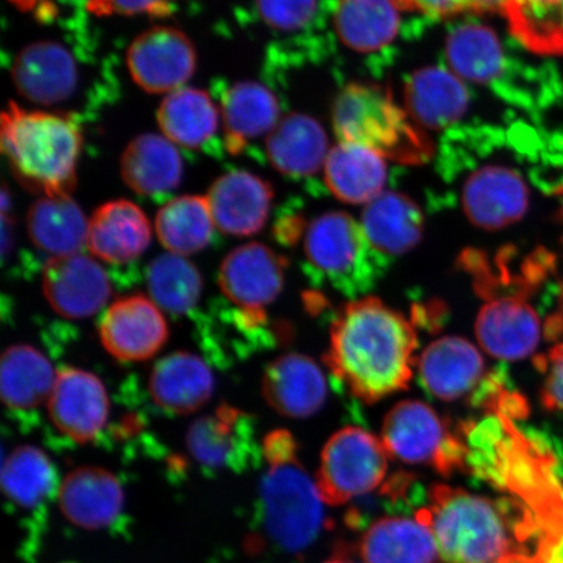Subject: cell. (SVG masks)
Listing matches in <instances>:
<instances>
[{"label": "cell", "mask_w": 563, "mask_h": 563, "mask_svg": "<svg viewBox=\"0 0 563 563\" xmlns=\"http://www.w3.org/2000/svg\"><path fill=\"white\" fill-rule=\"evenodd\" d=\"M417 349L413 322L383 300L367 297L350 301L336 313L323 361L344 390L373 405L410 384Z\"/></svg>", "instance_id": "obj_1"}, {"label": "cell", "mask_w": 563, "mask_h": 563, "mask_svg": "<svg viewBox=\"0 0 563 563\" xmlns=\"http://www.w3.org/2000/svg\"><path fill=\"white\" fill-rule=\"evenodd\" d=\"M417 517L431 528L446 563H528L533 518L516 498L495 499L434 485Z\"/></svg>", "instance_id": "obj_2"}, {"label": "cell", "mask_w": 563, "mask_h": 563, "mask_svg": "<svg viewBox=\"0 0 563 563\" xmlns=\"http://www.w3.org/2000/svg\"><path fill=\"white\" fill-rule=\"evenodd\" d=\"M2 151L21 185L42 196H69L76 186L82 135L74 119L15 102L2 114Z\"/></svg>", "instance_id": "obj_3"}, {"label": "cell", "mask_w": 563, "mask_h": 563, "mask_svg": "<svg viewBox=\"0 0 563 563\" xmlns=\"http://www.w3.org/2000/svg\"><path fill=\"white\" fill-rule=\"evenodd\" d=\"M263 455L267 463L262 484L266 532L284 552L306 551L325 526V503L300 463L298 443L290 432L277 429L267 434Z\"/></svg>", "instance_id": "obj_4"}, {"label": "cell", "mask_w": 563, "mask_h": 563, "mask_svg": "<svg viewBox=\"0 0 563 563\" xmlns=\"http://www.w3.org/2000/svg\"><path fill=\"white\" fill-rule=\"evenodd\" d=\"M549 449L517 432L499 460L495 487L510 493L531 512L534 531L528 563H563V487Z\"/></svg>", "instance_id": "obj_5"}, {"label": "cell", "mask_w": 563, "mask_h": 563, "mask_svg": "<svg viewBox=\"0 0 563 563\" xmlns=\"http://www.w3.org/2000/svg\"><path fill=\"white\" fill-rule=\"evenodd\" d=\"M335 135L341 143L356 144L402 165H422L434 146L424 130L391 95L372 84H349L333 109Z\"/></svg>", "instance_id": "obj_6"}, {"label": "cell", "mask_w": 563, "mask_h": 563, "mask_svg": "<svg viewBox=\"0 0 563 563\" xmlns=\"http://www.w3.org/2000/svg\"><path fill=\"white\" fill-rule=\"evenodd\" d=\"M305 255L316 282L361 299L386 269V257L368 242L358 223L343 211H328L308 224Z\"/></svg>", "instance_id": "obj_7"}, {"label": "cell", "mask_w": 563, "mask_h": 563, "mask_svg": "<svg viewBox=\"0 0 563 563\" xmlns=\"http://www.w3.org/2000/svg\"><path fill=\"white\" fill-rule=\"evenodd\" d=\"M382 441L391 457L432 467L443 476L467 467L463 435L420 400H404L387 412Z\"/></svg>", "instance_id": "obj_8"}, {"label": "cell", "mask_w": 563, "mask_h": 563, "mask_svg": "<svg viewBox=\"0 0 563 563\" xmlns=\"http://www.w3.org/2000/svg\"><path fill=\"white\" fill-rule=\"evenodd\" d=\"M382 439L358 427L338 431L322 450L316 485L322 501L340 506L376 490L389 473Z\"/></svg>", "instance_id": "obj_9"}, {"label": "cell", "mask_w": 563, "mask_h": 563, "mask_svg": "<svg viewBox=\"0 0 563 563\" xmlns=\"http://www.w3.org/2000/svg\"><path fill=\"white\" fill-rule=\"evenodd\" d=\"M445 178L471 170L462 185V207L477 229L497 231L525 217L530 192L517 170L506 165H477L470 161L442 162Z\"/></svg>", "instance_id": "obj_10"}, {"label": "cell", "mask_w": 563, "mask_h": 563, "mask_svg": "<svg viewBox=\"0 0 563 563\" xmlns=\"http://www.w3.org/2000/svg\"><path fill=\"white\" fill-rule=\"evenodd\" d=\"M446 58L462 80L488 87L510 102L530 104L517 77L511 76V56L492 27L475 21L456 25L448 35Z\"/></svg>", "instance_id": "obj_11"}, {"label": "cell", "mask_w": 563, "mask_h": 563, "mask_svg": "<svg viewBox=\"0 0 563 563\" xmlns=\"http://www.w3.org/2000/svg\"><path fill=\"white\" fill-rule=\"evenodd\" d=\"M534 292L506 290L489 295L478 312L475 332L485 352L499 361L516 362L533 354L541 340Z\"/></svg>", "instance_id": "obj_12"}, {"label": "cell", "mask_w": 563, "mask_h": 563, "mask_svg": "<svg viewBox=\"0 0 563 563\" xmlns=\"http://www.w3.org/2000/svg\"><path fill=\"white\" fill-rule=\"evenodd\" d=\"M419 377L434 398L454 402L466 399L477 406L493 373L487 372L482 352L461 336H442L421 352Z\"/></svg>", "instance_id": "obj_13"}, {"label": "cell", "mask_w": 563, "mask_h": 563, "mask_svg": "<svg viewBox=\"0 0 563 563\" xmlns=\"http://www.w3.org/2000/svg\"><path fill=\"white\" fill-rule=\"evenodd\" d=\"M126 66L133 81L147 93H172L195 75L196 48L178 27L153 26L132 42Z\"/></svg>", "instance_id": "obj_14"}, {"label": "cell", "mask_w": 563, "mask_h": 563, "mask_svg": "<svg viewBox=\"0 0 563 563\" xmlns=\"http://www.w3.org/2000/svg\"><path fill=\"white\" fill-rule=\"evenodd\" d=\"M106 351L122 362H141L164 347L168 327L161 308L144 295L119 299L100 323Z\"/></svg>", "instance_id": "obj_15"}, {"label": "cell", "mask_w": 563, "mask_h": 563, "mask_svg": "<svg viewBox=\"0 0 563 563\" xmlns=\"http://www.w3.org/2000/svg\"><path fill=\"white\" fill-rule=\"evenodd\" d=\"M286 269L287 258L265 244L249 243L223 260L218 282L222 292L238 307L265 311L279 297Z\"/></svg>", "instance_id": "obj_16"}, {"label": "cell", "mask_w": 563, "mask_h": 563, "mask_svg": "<svg viewBox=\"0 0 563 563\" xmlns=\"http://www.w3.org/2000/svg\"><path fill=\"white\" fill-rule=\"evenodd\" d=\"M12 80L21 97L42 106L66 102L80 84L79 65L73 53L56 41H38L19 53Z\"/></svg>", "instance_id": "obj_17"}, {"label": "cell", "mask_w": 563, "mask_h": 563, "mask_svg": "<svg viewBox=\"0 0 563 563\" xmlns=\"http://www.w3.org/2000/svg\"><path fill=\"white\" fill-rule=\"evenodd\" d=\"M47 408L63 434L86 443L101 433L110 405L100 378L86 371L63 368L56 375Z\"/></svg>", "instance_id": "obj_18"}, {"label": "cell", "mask_w": 563, "mask_h": 563, "mask_svg": "<svg viewBox=\"0 0 563 563\" xmlns=\"http://www.w3.org/2000/svg\"><path fill=\"white\" fill-rule=\"evenodd\" d=\"M42 287L48 305L67 319H84L101 311L111 295L103 267L81 253L53 257L42 274Z\"/></svg>", "instance_id": "obj_19"}, {"label": "cell", "mask_w": 563, "mask_h": 563, "mask_svg": "<svg viewBox=\"0 0 563 563\" xmlns=\"http://www.w3.org/2000/svg\"><path fill=\"white\" fill-rule=\"evenodd\" d=\"M263 396L282 417L311 418L327 402L325 373L307 355L280 356L264 373Z\"/></svg>", "instance_id": "obj_20"}, {"label": "cell", "mask_w": 563, "mask_h": 563, "mask_svg": "<svg viewBox=\"0 0 563 563\" xmlns=\"http://www.w3.org/2000/svg\"><path fill=\"white\" fill-rule=\"evenodd\" d=\"M207 199L216 228L224 234L252 236L269 218L273 188L249 172H231L211 185Z\"/></svg>", "instance_id": "obj_21"}, {"label": "cell", "mask_w": 563, "mask_h": 563, "mask_svg": "<svg viewBox=\"0 0 563 563\" xmlns=\"http://www.w3.org/2000/svg\"><path fill=\"white\" fill-rule=\"evenodd\" d=\"M253 445L250 415L229 405H221L209 417L197 419L187 434L189 453L209 468H243Z\"/></svg>", "instance_id": "obj_22"}, {"label": "cell", "mask_w": 563, "mask_h": 563, "mask_svg": "<svg viewBox=\"0 0 563 563\" xmlns=\"http://www.w3.org/2000/svg\"><path fill=\"white\" fill-rule=\"evenodd\" d=\"M406 110L422 130H446L470 108V90L460 76L442 67L418 70L405 84Z\"/></svg>", "instance_id": "obj_23"}, {"label": "cell", "mask_w": 563, "mask_h": 563, "mask_svg": "<svg viewBox=\"0 0 563 563\" xmlns=\"http://www.w3.org/2000/svg\"><path fill=\"white\" fill-rule=\"evenodd\" d=\"M152 241L150 220L136 203H103L91 216L87 245L91 255L110 264H125L143 255Z\"/></svg>", "instance_id": "obj_24"}, {"label": "cell", "mask_w": 563, "mask_h": 563, "mask_svg": "<svg viewBox=\"0 0 563 563\" xmlns=\"http://www.w3.org/2000/svg\"><path fill=\"white\" fill-rule=\"evenodd\" d=\"M123 504L121 483L103 468H77L66 476L59 488L63 516L86 530H100L115 522Z\"/></svg>", "instance_id": "obj_25"}, {"label": "cell", "mask_w": 563, "mask_h": 563, "mask_svg": "<svg viewBox=\"0 0 563 563\" xmlns=\"http://www.w3.org/2000/svg\"><path fill=\"white\" fill-rule=\"evenodd\" d=\"M357 559L362 563H435L440 552L431 528L417 516L385 517L363 533Z\"/></svg>", "instance_id": "obj_26"}, {"label": "cell", "mask_w": 563, "mask_h": 563, "mask_svg": "<svg viewBox=\"0 0 563 563\" xmlns=\"http://www.w3.org/2000/svg\"><path fill=\"white\" fill-rule=\"evenodd\" d=\"M154 402L165 411L188 415L209 402L214 377L207 363L189 352H175L157 363L150 379Z\"/></svg>", "instance_id": "obj_27"}, {"label": "cell", "mask_w": 563, "mask_h": 563, "mask_svg": "<svg viewBox=\"0 0 563 563\" xmlns=\"http://www.w3.org/2000/svg\"><path fill=\"white\" fill-rule=\"evenodd\" d=\"M361 223L373 249L386 258L412 251L424 231V216L418 203L391 191L367 203Z\"/></svg>", "instance_id": "obj_28"}, {"label": "cell", "mask_w": 563, "mask_h": 563, "mask_svg": "<svg viewBox=\"0 0 563 563\" xmlns=\"http://www.w3.org/2000/svg\"><path fill=\"white\" fill-rule=\"evenodd\" d=\"M266 154L280 174L308 178L325 165L329 154L327 133L311 117L287 115L267 135Z\"/></svg>", "instance_id": "obj_29"}, {"label": "cell", "mask_w": 563, "mask_h": 563, "mask_svg": "<svg viewBox=\"0 0 563 563\" xmlns=\"http://www.w3.org/2000/svg\"><path fill=\"white\" fill-rule=\"evenodd\" d=\"M397 0H336L334 26L352 52L382 53L397 40L400 23Z\"/></svg>", "instance_id": "obj_30"}, {"label": "cell", "mask_w": 563, "mask_h": 563, "mask_svg": "<svg viewBox=\"0 0 563 563\" xmlns=\"http://www.w3.org/2000/svg\"><path fill=\"white\" fill-rule=\"evenodd\" d=\"M278 98L255 81L234 84L223 96L222 121L229 153H242L249 141L269 135L280 121Z\"/></svg>", "instance_id": "obj_31"}, {"label": "cell", "mask_w": 563, "mask_h": 563, "mask_svg": "<svg viewBox=\"0 0 563 563\" xmlns=\"http://www.w3.org/2000/svg\"><path fill=\"white\" fill-rule=\"evenodd\" d=\"M121 173L133 192L156 196L178 188L183 178V161L170 140L146 133L126 145Z\"/></svg>", "instance_id": "obj_32"}, {"label": "cell", "mask_w": 563, "mask_h": 563, "mask_svg": "<svg viewBox=\"0 0 563 563\" xmlns=\"http://www.w3.org/2000/svg\"><path fill=\"white\" fill-rule=\"evenodd\" d=\"M385 158L356 144L340 143L329 151L325 183L338 200L352 206L369 203L384 194L387 179Z\"/></svg>", "instance_id": "obj_33"}, {"label": "cell", "mask_w": 563, "mask_h": 563, "mask_svg": "<svg viewBox=\"0 0 563 563\" xmlns=\"http://www.w3.org/2000/svg\"><path fill=\"white\" fill-rule=\"evenodd\" d=\"M26 228L38 250L62 257L80 253L89 221L69 196H42L27 211Z\"/></svg>", "instance_id": "obj_34"}, {"label": "cell", "mask_w": 563, "mask_h": 563, "mask_svg": "<svg viewBox=\"0 0 563 563\" xmlns=\"http://www.w3.org/2000/svg\"><path fill=\"white\" fill-rule=\"evenodd\" d=\"M157 122L164 136L173 144L199 150L216 135L220 111L207 91L180 88L161 102Z\"/></svg>", "instance_id": "obj_35"}, {"label": "cell", "mask_w": 563, "mask_h": 563, "mask_svg": "<svg viewBox=\"0 0 563 563\" xmlns=\"http://www.w3.org/2000/svg\"><path fill=\"white\" fill-rule=\"evenodd\" d=\"M56 375L53 365L26 344L3 352L0 363V393L11 410H32L51 398Z\"/></svg>", "instance_id": "obj_36"}, {"label": "cell", "mask_w": 563, "mask_h": 563, "mask_svg": "<svg viewBox=\"0 0 563 563\" xmlns=\"http://www.w3.org/2000/svg\"><path fill=\"white\" fill-rule=\"evenodd\" d=\"M216 223L203 196H180L162 207L156 231L162 245L179 256L200 252L209 244Z\"/></svg>", "instance_id": "obj_37"}, {"label": "cell", "mask_w": 563, "mask_h": 563, "mask_svg": "<svg viewBox=\"0 0 563 563\" xmlns=\"http://www.w3.org/2000/svg\"><path fill=\"white\" fill-rule=\"evenodd\" d=\"M501 13L527 51L563 55V0H506Z\"/></svg>", "instance_id": "obj_38"}, {"label": "cell", "mask_w": 563, "mask_h": 563, "mask_svg": "<svg viewBox=\"0 0 563 563\" xmlns=\"http://www.w3.org/2000/svg\"><path fill=\"white\" fill-rule=\"evenodd\" d=\"M147 290L164 311L172 314L191 312L202 292V277L185 256L166 253L147 267Z\"/></svg>", "instance_id": "obj_39"}, {"label": "cell", "mask_w": 563, "mask_h": 563, "mask_svg": "<svg viewBox=\"0 0 563 563\" xmlns=\"http://www.w3.org/2000/svg\"><path fill=\"white\" fill-rule=\"evenodd\" d=\"M58 485L48 456L34 446H20L3 463L2 487L11 501L32 509L53 496Z\"/></svg>", "instance_id": "obj_40"}, {"label": "cell", "mask_w": 563, "mask_h": 563, "mask_svg": "<svg viewBox=\"0 0 563 563\" xmlns=\"http://www.w3.org/2000/svg\"><path fill=\"white\" fill-rule=\"evenodd\" d=\"M256 9L271 30L295 33L313 25L319 18L320 0H256Z\"/></svg>", "instance_id": "obj_41"}, {"label": "cell", "mask_w": 563, "mask_h": 563, "mask_svg": "<svg viewBox=\"0 0 563 563\" xmlns=\"http://www.w3.org/2000/svg\"><path fill=\"white\" fill-rule=\"evenodd\" d=\"M400 9L433 19L483 15L503 11L506 0H397Z\"/></svg>", "instance_id": "obj_42"}, {"label": "cell", "mask_w": 563, "mask_h": 563, "mask_svg": "<svg viewBox=\"0 0 563 563\" xmlns=\"http://www.w3.org/2000/svg\"><path fill=\"white\" fill-rule=\"evenodd\" d=\"M534 365L543 375L541 398L544 407L563 415V342L534 358Z\"/></svg>", "instance_id": "obj_43"}, {"label": "cell", "mask_w": 563, "mask_h": 563, "mask_svg": "<svg viewBox=\"0 0 563 563\" xmlns=\"http://www.w3.org/2000/svg\"><path fill=\"white\" fill-rule=\"evenodd\" d=\"M173 0H89L87 10L97 16L150 15L164 18L172 12Z\"/></svg>", "instance_id": "obj_44"}, {"label": "cell", "mask_w": 563, "mask_h": 563, "mask_svg": "<svg viewBox=\"0 0 563 563\" xmlns=\"http://www.w3.org/2000/svg\"><path fill=\"white\" fill-rule=\"evenodd\" d=\"M11 2L16 4L20 10L35 11L38 15L45 16L46 0H11Z\"/></svg>", "instance_id": "obj_45"}, {"label": "cell", "mask_w": 563, "mask_h": 563, "mask_svg": "<svg viewBox=\"0 0 563 563\" xmlns=\"http://www.w3.org/2000/svg\"><path fill=\"white\" fill-rule=\"evenodd\" d=\"M323 563H362L358 559H354V554L350 553L347 548L338 549V551Z\"/></svg>", "instance_id": "obj_46"}, {"label": "cell", "mask_w": 563, "mask_h": 563, "mask_svg": "<svg viewBox=\"0 0 563 563\" xmlns=\"http://www.w3.org/2000/svg\"><path fill=\"white\" fill-rule=\"evenodd\" d=\"M60 2H74V0H60ZM87 4L89 2V0H86ZM53 15V7L51 4H48L47 0H46V15L45 16H51Z\"/></svg>", "instance_id": "obj_47"}, {"label": "cell", "mask_w": 563, "mask_h": 563, "mask_svg": "<svg viewBox=\"0 0 563 563\" xmlns=\"http://www.w3.org/2000/svg\"><path fill=\"white\" fill-rule=\"evenodd\" d=\"M561 192H563V188L561 189Z\"/></svg>", "instance_id": "obj_48"}]
</instances>
